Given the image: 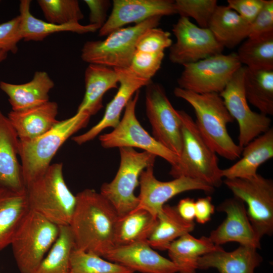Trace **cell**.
Segmentation results:
<instances>
[{"mask_svg": "<svg viewBox=\"0 0 273 273\" xmlns=\"http://www.w3.org/2000/svg\"><path fill=\"white\" fill-rule=\"evenodd\" d=\"M70 228L75 249L103 258L114 247L119 215L100 193L86 189L76 195Z\"/></svg>", "mask_w": 273, "mask_h": 273, "instance_id": "cell-1", "label": "cell"}, {"mask_svg": "<svg viewBox=\"0 0 273 273\" xmlns=\"http://www.w3.org/2000/svg\"><path fill=\"white\" fill-rule=\"evenodd\" d=\"M173 93L192 107L199 132L216 154L230 160L240 157L243 149L234 142L227 129L228 124L234 119L219 94H198L179 87Z\"/></svg>", "mask_w": 273, "mask_h": 273, "instance_id": "cell-2", "label": "cell"}, {"mask_svg": "<svg viewBox=\"0 0 273 273\" xmlns=\"http://www.w3.org/2000/svg\"><path fill=\"white\" fill-rule=\"evenodd\" d=\"M177 112L181 120L182 148L169 174L174 178L184 176L196 179L214 188L219 187L223 176L216 153L202 136L192 117L184 111Z\"/></svg>", "mask_w": 273, "mask_h": 273, "instance_id": "cell-3", "label": "cell"}, {"mask_svg": "<svg viewBox=\"0 0 273 273\" xmlns=\"http://www.w3.org/2000/svg\"><path fill=\"white\" fill-rule=\"evenodd\" d=\"M90 117L85 112H76L72 117L59 121L51 130L38 138L19 140L18 155L25 187L46 172L59 149L68 138L85 127Z\"/></svg>", "mask_w": 273, "mask_h": 273, "instance_id": "cell-4", "label": "cell"}, {"mask_svg": "<svg viewBox=\"0 0 273 273\" xmlns=\"http://www.w3.org/2000/svg\"><path fill=\"white\" fill-rule=\"evenodd\" d=\"M29 210L35 211L57 225H69L76 203L65 183L63 164H51L39 177L26 187Z\"/></svg>", "mask_w": 273, "mask_h": 273, "instance_id": "cell-5", "label": "cell"}, {"mask_svg": "<svg viewBox=\"0 0 273 273\" xmlns=\"http://www.w3.org/2000/svg\"><path fill=\"white\" fill-rule=\"evenodd\" d=\"M59 233V226L29 210L13 238V255L21 273H32L49 251Z\"/></svg>", "mask_w": 273, "mask_h": 273, "instance_id": "cell-6", "label": "cell"}, {"mask_svg": "<svg viewBox=\"0 0 273 273\" xmlns=\"http://www.w3.org/2000/svg\"><path fill=\"white\" fill-rule=\"evenodd\" d=\"M161 18L151 17L132 26L119 28L110 33L104 40L86 41L81 49L82 60L89 64L128 68L138 39L147 30L157 27Z\"/></svg>", "mask_w": 273, "mask_h": 273, "instance_id": "cell-7", "label": "cell"}, {"mask_svg": "<svg viewBox=\"0 0 273 273\" xmlns=\"http://www.w3.org/2000/svg\"><path fill=\"white\" fill-rule=\"evenodd\" d=\"M120 164L113 179L104 183L100 193L113 206L119 216L134 210L139 203L134 190L139 185L142 171L154 164L156 156L149 152H138L134 148H119Z\"/></svg>", "mask_w": 273, "mask_h": 273, "instance_id": "cell-8", "label": "cell"}, {"mask_svg": "<svg viewBox=\"0 0 273 273\" xmlns=\"http://www.w3.org/2000/svg\"><path fill=\"white\" fill-rule=\"evenodd\" d=\"M223 183L234 196L246 204L247 214L261 240L273 233V181L257 174L249 178H225Z\"/></svg>", "mask_w": 273, "mask_h": 273, "instance_id": "cell-9", "label": "cell"}, {"mask_svg": "<svg viewBox=\"0 0 273 273\" xmlns=\"http://www.w3.org/2000/svg\"><path fill=\"white\" fill-rule=\"evenodd\" d=\"M242 66L236 53L220 54L185 64L178 87L198 94H219Z\"/></svg>", "mask_w": 273, "mask_h": 273, "instance_id": "cell-10", "label": "cell"}, {"mask_svg": "<svg viewBox=\"0 0 273 273\" xmlns=\"http://www.w3.org/2000/svg\"><path fill=\"white\" fill-rule=\"evenodd\" d=\"M140 90L129 101L124 113L118 124L110 132L99 137L101 145L105 149L137 148L159 156L171 166L178 162V156L162 146L143 127L135 115V107Z\"/></svg>", "mask_w": 273, "mask_h": 273, "instance_id": "cell-11", "label": "cell"}, {"mask_svg": "<svg viewBox=\"0 0 273 273\" xmlns=\"http://www.w3.org/2000/svg\"><path fill=\"white\" fill-rule=\"evenodd\" d=\"M146 87V113L151 125L152 136L179 157L182 134L177 110L173 108L160 84L151 81Z\"/></svg>", "mask_w": 273, "mask_h": 273, "instance_id": "cell-12", "label": "cell"}, {"mask_svg": "<svg viewBox=\"0 0 273 273\" xmlns=\"http://www.w3.org/2000/svg\"><path fill=\"white\" fill-rule=\"evenodd\" d=\"M245 69L242 65L219 93L229 113L238 123V145L242 149L271 128V122L268 116L253 111L248 105L244 87Z\"/></svg>", "mask_w": 273, "mask_h": 273, "instance_id": "cell-13", "label": "cell"}, {"mask_svg": "<svg viewBox=\"0 0 273 273\" xmlns=\"http://www.w3.org/2000/svg\"><path fill=\"white\" fill-rule=\"evenodd\" d=\"M172 31L176 41L169 48V59L173 63H195L222 54L224 49L208 28L199 27L189 18L180 17Z\"/></svg>", "mask_w": 273, "mask_h": 273, "instance_id": "cell-14", "label": "cell"}, {"mask_svg": "<svg viewBox=\"0 0 273 273\" xmlns=\"http://www.w3.org/2000/svg\"><path fill=\"white\" fill-rule=\"evenodd\" d=\"M154 164H150L140 174L139 203L134 210H146L157 218L165 203L179 194L192 190L208 193L214 191L212 187L187 177L181 176L167 181H160L154 176Z\"/></svg>", "mask_w": 273, "mask_h": 273, "instance_id": "cell-15", "label": "cell"}, {"mask_svg": "<svg viewBox=\"0 0 273 273\" xmlns=\"http://www.w3.org/2000/svg\"><path fill=\"white\" fill-rule=\"evenodd\" d=\"M245 204L234 196L225 199L217 207L226 217L210 234L209 238L216 245L235 242L241 245L260 248V240L256 235L248 218Z\"/></svg>", "mask_w": 273, "mask_h": 273, "instance_id": "cell-16", "label": "cell"}, {"mask_svg": "<svg viewBox=\"0 0 273 273\" xmlns=\"http://www.w3.org/2000/svg\"><path fill=\"white\" fill-rule=\"evenodd\" d=\"M177 14L171 0H114L110 15L99 30L100 36L108 35L127 24L141 23L155 17Z\"/></svg>", "mask_w": 273, "mask_h": 273, "instance_id": "cell-17", "label": "cell"}, {"mask_svg": "<svg viewBox=\"0 0 273 273\" xmlns=\"http://www.w3.org/2000/svg\"><path fill=\"white\" fill-rule=\"evenodd\" d=\"M119 76L120 86L113 99L107 105L101 120L86 132L72 138L78 145L94 140L103 130L114 128L120 121L121 113L132 96L143 86H146L151 80L140 78L128 68H114Z\"/></svg>", "mask_w": 273, "mask_h": 273, "instance_id": "cell-18", "label": "cell"}, {"mask_svg": "<svg viewBox=\"0 0 273 273\" xmlns=\"http://www.w3.org/2000/svg\"><path fill=\"white\" fill-rule=\"evenodd\" d=\"M104 258L123 265L134 272H178L173 262L154 250L147 241L116 246Z\"/></svg>", "mask_w": 273, "mask_h": 273, "instance_id": "cell-19", "label": "cell"}, {"mask_svg": "<svg viewBox=\"0 0 273 273\" xmlns=\"http://www.w3.org/2000/svg\"><path fill=\"white\" fill-rule=\"evenodd\" d=\"M19 143L9 118L0 110V187L23 192L26 187L17 158Z\"/></svg>", "mask_w": 273, "mask_h": 273, "instance_id": "cell-20", "label": "cell"}, {"mask_svg": "<svg viewBox=\"0 0 273 273\" xmlns=\"http://www.w3.org/2000/svg\"><path fill=\"white\" fill-rule=\"evenodd\" d=\"M58 106L49 101L21 111H11L8 115L20 141L31 140L51 130L59 121L57 119Z\"/></svg>", "mask_w": 273, "mask_h": 273, "instance_id": "cell-21", "label": "cell"}, {"mask_svg": "<svg viewBox=\"0 0 273 273\" xmlns=\"http://www.w3.org/2000/svg\"><path fill=\"white\" fill-rule=\"evenodd\" d=\"M256 250L251 246L240 245L236 249L226 252L220 247L200 257L198 269L215 268L219 273H254L263 260Z\"/></svg>", "mask_w": 273, "mask_h": 273, "instance_id": "cell-22", "label": "cell"}, {"mask_svg": "<svg viewBox=\"0 0 273 273\" xmlns=\"http://www.w3.org/2000/svg\"><path fill=\"white\" fill-rule=\"evenodd\" d=\"M55 83L44 71H37L32 79L22 84L2 81L0 88L9 97L12 110L21 111L44 104L49 101V93Z\"/></svg>", "mask_w": 273, "mask_h": 273, "instance_id": "cell-23", "label": "cell"}, {"mask_svg": "<svg viewBox=\"0 0 273 273\" xmlns=\"http://www.w3.org/2000/svg\"><path fill=\"white\" fill-rule=\"evenodd\" d=\"M84 81V96L76 112H85L91 116L102 108L105 94L118 87L119 76L114 68L89 64L85 71Z\"/></svg>", "mask_w": 273, "mask_h": 273, "instance_id": "cell-24", "label": "cell"}, {"mask_svg": "<svg viewBox=\"0 0 273 273\" xmlns=\"http://www.w3.org/2000/svg\"><path fill=\"white\" fill-rule=\"evenodd\" d=\"M242 157L231 166L222 169L225 178H249L257 173L258 168L273 157V129L270 128L242 150Z\"/></svg>", "mask_w": 273, "mask_h": 273, "instance_id": "cell-25", "label": "cell"}, {"mask_svg": "<svg viewBox=\"0 0 273 273\" xmlns=\"http://www.w3.org/2000/svg\"><path fill=\"white\" fill-rule=\"evenodd\" d=\"M30 0H22L19 4V15L22 39L25 41H42L52 34L72 32L78 34L94 32L100 28L95 25H82L79 23L63 25L54 24L33 16L30 12Z\"/></svg>", "mask_w": 273, "mask_h": 273, "instance_id": "cell-26", "label": "cell"}, {"mask_svg": "<svg viewBox=\"0 0 273 273\" xmlns=\"http://www.w3.org/2000/svg\"><path fill=\"white\" fill-rule=\"evenodd\" d=\"M219 247L209 237L196 238L188 233L173 241L167 250L178 272L196 273L199 258Z\"/></svg>", "mask_w": 273, "mask_h": 273, "instance_id": "cell-27", "label": "cell"}, {"mask_svg": "<svg viewBox=\"0 0 273 273\" xmlns=\"http://www.w3.org/2000/svg\"><path fill=\"white\" fill-rule=\"evenodd\" d=\"M29 210L26 190L16 192L0 187V251L11 245Z\"/></svg>", "mask_w": 273, "mask_h": 273, "instance_id": "cell-28", "label": "cell"}, {"mask_svg": "<svg viewBox=\"0 0 273 273\" xmlns=\"http://www.w3.org/2000/svg\"><path fill=\"white\" fill-rule=\"evenodd\" d=\"M250 25L228 6H218L208 28L223 48L232 49L248 37Z\"/></svg>", "mask_w": 273, "mask_h": 273, "instance_id": "cell-29", "label": "cell"}, {"mask_svg": "<svg viewBox=\"0 0 273 273\" xmlns=\"http://www.w3.org/2000/svg\"><path fill=\"white\" fill-rule=\"evenodd\" d=\"M195 226L194 221L185 220L180 216L176 206L165 204L147 242L153 249L167 250L173 241L192 232Z\"/></svg>", "mask_w": 273, "mask_h": 273, "instance_id": "cell-30", "label": "cell"}, {"mask_svg": "<svg viewBox=\"0 0 273 273\" xmlns=\"http://www.w3.org/2000/svg\"><path fill=\"white\" fill-rule=\"evenodd\" d=\"M244 87L248 102L263 114H273V70H254L246 67Z\"/></svg>", "mask_w": 273, "mask_h": 273, "instance_id": "cell-31", "label": "cell"}, {"mask_svg": "<svg viewBox=\"0 0 273 273\" xmlns=\"http://www.w3.org/2000/svg\"><path fill=\"white\" fill-rule=\"evenodd\" d=\"M156 221L157 218L142 209L119 216L115 236V246L147 241Z\"/></svg>", "mask_w": 273, "mask_h": 273, "instance_id": "cell-32", "label": "cell"}, {"mask_svg": "<svg viewBox=\"0 0 273 273\" xmlns=\"http://www.w3.org/2000/svg\"><path fill=\"white\" fill-rule=\"evenodd\" d=\"M241 64L254 70H273V32L248 37L236 53Z\"/></svg>", "mask_w": 273, "mask_h": 273, "instance_id": "cell-33", "label": "cell"}, {"mask_svg": "<svg viewBox=\"0 0 273 273\" xmlns=\"http://www.w3.org/2000/svg\"><path fill=\"white\" fill-rule=\"evenodd\" d=\"M74 248L69 226H59L56 241L32 273H70V259Z\"/></svg>", "mask_w": 273, "mask_h": 273, "instance_id": "cell-34", "label": "cell"}, {"mask_svg": "<svg viewBox=\"0 0 273 273\" xmlns=\"http://www.w3.org/2000/svg\"><path fill=\"white\" fill-rule=\"evenodd\" d=\"M70 267V273H134L98 255L75 248L71 254Z\"/></svg>", "mask_w": 273, "mask_h": 273, "instance_id": "cell-35", "label": "cell"}, {"mask_svg": "<svg viewBox=\"0 0 273 273\" xmlns=\"http://www.w3.org/2000/svg\"><path fill=\"white\" fill-rule=\"evenodd\" d=\"M46 21L63 25L79 23L84 15L77 0H38Z\"/></svg>", "mask_w": 273, "mask_h": 273, "instance_id": "cell-36", "label": "cell"}, {"mask_svg": "<svg viewBox=\"0 0 273 273\" xmlns=\"http://www.w3.org/2000/svg\"><path fill=\"white\" fill-rule=\"evenodd\" d=\"M176 13L181 17L193 18L198 26L208 28L210 21L217 8L216 0H176Z\"/></svg>", "mask_w": 273, "mask_h": 273, "instance_id": "cell-37", "label": "cell"}, {"mask_svg": "<svg viewBox=\"0 0 273 273\" xmlns=\"http://www.w3.org/2000/svg\"><path fill=\"white\" fill-rule=\"evenodd\" d=\"M164 52L147 53L135 50L128 69L136 76L151 80L160 69Z\"/></svg>", "mask_w": 273, "mask_h": 273, "instance_id": "cell-38", "label": "cell"}, {"mask_svg": "<svg viewBox=\"0 0 273 273\" xmlns=\"http://www.w3.org/2000/svg\"><path fill=\"white\" fill-rule=\"evenodd\" d=\"M172 44L170 33L161 28L154 27L147 30L139 37L136 50L147 53L164 52Z\"/></svg>", "mask_w": 273, "mask_h": 273, "instance_id": "cell-39", "label": "cell"}, {"mask_svg": "<svg viewBox=\"0 0 273 273\" xmlns=\"http://www.w3.org/2000/svg\"><path fill=\"white\" fill-rule=\"evenodd\" d=\"M22 39L19 15L0 24V51L16 53L17 44Z\"/></svg>", "mask_w": 273, "mask_h": 273, "instance_id": "cell-40", "label": "cell"}, {"mask_svg": "<svg viewBox=\"0 0 273 273\" xmlns=\"http://www.w3.org/2000/svg\"><path fill=\"white\" fill-rule=\"evenodd\" d=\"M273 32V1L266 3L251 24L248 37H253Z\"/></svg>", "mask_w": 273, "mask_h": 273, "instance_id": "cell-41", "label": "cell"}, {"mask_svg": "<svg viewBox=\"0 0 273 273\" xmlns=\"http://www.w3.org/2000/svg\"><path fill=\"white\" fill-rule=\"evenodd\" d=\"M266 0H228V6L251 24L264 7Z\"/></svg>", "mask_w": 273, "mask_h": 273, "instance_id": "cell-42", "label": "cell"}, {"mask_svg": "<svg viewBox=\"0 0 273 273\" xmlns=\"http://www.w3.org/2000/svg\"><path fill=\"white\" fill-rule=\"evenodd\" d=\"M89 9V24L95 25L100 29L106 21L107 12L110 2L106 0H85Z\"/></svg>", "mask_w": 273, "mask_h": 273, "instance_id": "cell-43", "label": "cell"}, {"mask_svg": "<svg viewBox=\"0 0 273 273\" xmlns=\"http://www.w3.org/2000/svg\"><path fill=\"white\" fill-rule=\"evenodd\" d=\"M214 211L210 196L199 198L195 202V219L199 223L204 224L209 221Z\"/></svg>", "mask_w": 273, "mask_h": 273, "instance_id": "cell-44", "label": "cell"}, {"mask_svg": "<svg viewBox=\"0 0 273 273\" xmlns=\"http://www.w3.org/2000/svg\"><path fill=\"white\" fill-rule=\"evenodd\" d=\"M195 200L190 198L181 199L177 206V211L185 220L194 221L195 219Z\"/></svg>", "mask_w": 273, "mask_h": 273, "instance_id": "cell-45", "label": "cell"}, {"mask_svg": "<svg viewBox=\"0 0 273 273\" xmlns=\"http://www.w3.org/2000/svg\"><path fill=\"white\" fill-rule=\"evenodd\" d=\"M7 56V52L4 51H0V64L6 59Z\"/></svg>", "mask_w": 273, "mask_h": 273, "instance_id": "cell-46", "label": "cell"}, {"mask_svg": "<svg viewBox=\"0 0 273 273\" xmlns=\"http://www.w3.org/2000/svg\"><path fill=\"white\" fill-rule=\"evenodd\" d=\"M0 2H1V1H0Z\"/></svg>", "mask_w": 273, "mask_h": 273, "instance_id": "cell-47", "label": "cell"}]
</instances>
